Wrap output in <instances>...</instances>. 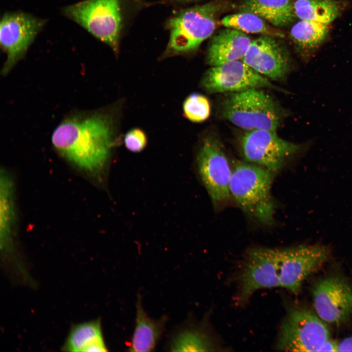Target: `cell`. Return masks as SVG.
Instances as JSON below:
<instances>
[{
	"label": "cell",
	"instance_id": "5b68a950",
	"mask_svg": "<svg viewBox=\"0 0 352 352\" xmlns=\"http://www.w3.org/2000/svg\"><path fill=\"white\" fill-rule=\"evenodd\" d=\"M63 13L118 52L121 24L119 0H85L67 6Z\"/></svg>",
	"mask_w": 352,
	"mask_h": 352
},
{
	"label": "cell",
	"instance_id": "3957f363",
	"mask_svg": "<svg viewBox=\"0 0 352 352\" xmlns=\"http://www.w3.org/2000/svg\"><path fill=\"white\" fill-rule=\"evenodd\" d=\"M231 5L227 1L214 0L188 8L172 18L168 23L170 35L165 56L196 50L213 34L219 16Z\"/></svg>",
	"mask_w": 352,
	"mask_h": 352
},
{
	"label": "cell",
	"instance_id": "7c38bea8",
	"mask_svg": "<svg viewBox=\"0 0 352 352\" xmlns=\"http://www.w3.org/2000/svg\"><path fill=\"white\" fill-rule=\"evenodd\" d=\"M201 86L210 93L234 92L250 88H270L286 92L242 60L212 66L204 74Z\"/></svg>",
	"mask_w": 352,
	"mask_h": 352
},
{
	"label": "cell",
	"instance_id": "2e32d148",
	"mask_svg": "<svg viewBox=\"0 0 352 352\" xmlns=\"http://www.w3.org/2000/svg\"><path fill=\"white\" fill-rule=\"evenodd\" d=\"M250 37L241 31L228 28L214 35L210 43L206 60L211 66L242 60L251 43Z\"/></svg>",
	"mask_w": 352,
	"mask_h": 352
},
{
	"label": "cell",
	"instance_id": "30bf717a",
	"mask_svg": "<svg viewBox=\"0 0 352 352\" xmlns=\"http://www.w3.org/2000/svg\"><path fill=\"white\" fill-rule=\"evenodd\" d=\"M329 255V249L320 245L277 249L280 287L297 293L304 280L324 264Z\"/></svg>",
	"mask_w": 352,
	"mask_h": 352
},
{
	"label": "cell",
	"instance_id": "d6986e66",
	"mask_svg": "<svg viewBox=\"0 0 352 352\" xmlns=\"http://www.w3.org/2000/svg\"><path fill=\"white\" fill-rule=\"evenodd\" d=\"M293 3V0H243L239 11L256 14L279 28L288 25L296 18Z\"/></svg>",
	"mask_w": 352,
	"mask_h": 352
},
{
	"label": "cell",
	"instance_id": "277c9868",
	"mask_svg": "<svg viewBox=\"0 0 352 352\" xmlns=\"http://www.w3.org/2000/svg\"><path fill=\"white\" fill-rule=\"evenodd\" d=\"M221 114L242 129L276 131L288 113L262 88H250L228 94L223 101Z\"/></svg>",
	"mask_w": 352,
	"mask_h": 352
},
{
	"label": "cell",
	"instance_id": "603a6c76",
	"mask_svg": "<svg viewBox=\"0 0 352 352\" xmlns=\"http://www.w3.org/2000/svg\"><path fill=\"white\" fill-rule=\"evenodd\" d=\"M169 348L173 352H207L215 346L203 331L198 329H183L172 338Z\"/></svg>",
	"mask_w": 352,
	"mask_h": 352
},
{
	"label": "cell",
	"instance_id": "ffe728a7",
	"mask_svg": "<svg viewBox=\"0 0 352 352\" xmlns=\"http://www.w3.org/2000/svg\"><path fill=\"white\" fill-rule=\"evenodd\" d=\"M329 24L300 20L292 26L290 38L304 61H309L315 51L324 42L329 32Z\"/></svg>",
	"mask_w": 352,
	"mask_h": 352
},
{
	"label": "cell",
	"instance_id": "6da1fadb",
	"mask_svg": "<svg viewBox=\"0 0 352 352\" xmlns=\"http://www.w3.org/2000/svg\"><path fill=\"white\" fill-rule=\"evenodd\" d=\"M117 104L69 114L55 128L51 141L67 161L94 176L105 169L118 144Z\"/></svg>",
	"mask_w": 352,
	"mask_h": 352
},
{
	"label": "cell",
	"instance_id": "9c48e42d",
	"mask_svg": "<svg viewBox=\"0 0 352 352\" xmlns=\"http://www.w3.org/2000/svg\"><path fill=\"white\" fill-rule=\"evenodd\" d=\"M45 20L23 12H7L0 24V45L6 54L1 74L7 75L22 59Z\"/></svg>",
	"mask_w": 352,
	"mask_h": 352
},
{
	"label": "cell",
	"instance_id": "44dd1931",
	"mask_svg": "<svg viewBox=\"0 0 352 352\" xmlns=\"http://www.w3.org/2000/svg\"><path fill=\"white\" fill-rule=\"evenodd\" d=\"M293 7L296 18L330 24L342 13L341 0H295Z\"/></svg>",
	"mask_w": 352,
	"mask_h": 352
},
{
	"label": "cell",
	"instance_id": "4316f807",
	"mask_svg": "<svg viewBox=\"0 0 352 352\" xmlns=\"http://www.w3.org/2000/svg\"><path fill=\"white\" fill-rule=\"evenodd\" d=\"M338 344L330 339L326 341L318 352H337Z\"/></svg>",
	"mask_w": 352,
	"mask_h": 352
},
{
	"label": "cell",
	"instance_id": "ac0fdd59",
	"mask_svg": "<svg viewBox=\"0 0 352 352\" xmlns=\"http://www.w3.org/2000/svg\"><path fill=\"white\" fill-rule=\"evenodd\" d=\"M166 322V317L154 319L147 314L138 297L136 305L135 327L129 346L130 352H150L159 340Z\"/></svg>",
	"mask_w": 352,
	"mask_h": 352
},
{
	"label": "cell",
	"instance_id": "9a60e30c",
	"mask_svg": "<svg viewBox=\"0 0 352 352\" xmlns=\"http://www.w3.org/2000/svg\"><path fill=\"white\" fill-rule=\"evenodd\" d=\"M0 205L1 251L5 259L11 260L12 265L17 267L21 263L15 258L14 254L16 220L14 183L8 172L2 169H1L0 178Z\"/></svg>",
	"mask_w": 352,
	"mask_h": 352
},
{
	"label": "cell",
	"instance_id": "ba28073f",
	"mask_svg": "<svg viewBox=\"0 0 352 352\" xmlns=\"http://www.w3.org/2000/svg\"><path fill=\"white\" fill-rule=\"evenodd\" d=\"M201 181L213 203L219 206L231 198L229 190L233 168L219 141L208 136L202 142L197 155Z\"/></svg>",
	"mask_w": 352,
	"mask_h": 352
},
{
	"label": "cell",
	"instance_id": "d4e9b609",
	"mask_svg": "<svg viewBox=\"0 0 352 352\" xmlns=\"http://www.w3.org/2000/svg\"><path fill=\"white\" fill-rule=\"evenodd\" d=\"M126 148L132 153H140L147 146L148 137L145 132L139 128L129 130L124 137Z\"/></svg>",
	"mask_w": 352,
	"mask_h": 352
},
{
	"label": "cell",
	"instance_id": "cb8c5ba5",
	"mask_svg": "<svg viewBox=\"0 0 352 352\" xmlns=\"http://www.w3.org/2000/svg\"><path fill=\"white\" fill-rule=\"evenodd\" d=\"M184 116L194 123H201L206 121L211 114V104L205 95L199 93L189 95L182 104Z\"/></svg>",
	"mask_w": 352,
	"mask_h": 352
},
{
	"label": "cell",
	"instance_id": "83f0119b",
	"mask_svg": "<svg viewBox=\"0 0 352 352\" xmlns=\"http://www.w3.org/2000/svg\"><path fill=\"white\" fill-rule=\"evenodd\" d=\"M178 0L183 1H190V0Z\"/></svg>",
	"mask_w": 352,
	"mask_h": 352
},
{
	"label": "cell",
	"instance_id": "8992f818",
	"mask_svg": "<svg viewBox=\"0 0 352 352\" xmlns=\"http://www.w3.org/2000/svg\"><path fill=\"white\" fill-rule=\"evenodd\" d=\"M312 142L296 144L280 137L276 131H248L242 137L241 149L245 162L276 173L290 157Z\"/></svg>",
	"mask_w": 352,
	"mask_h": 352
},
{
	"label": "cell",
	"instance_id": "52a82bcc",
	"mask_svg": "<svg viewBox=\"0 0 352 352\" xmlns=\"http://www.w3.org/2000/svg\"><path fill=\"white\" fill-rule=\"evenodd\" d=\"M329 339L323 322L305 309L294 308L282 323L276 347L285 351L318 352Z\"/></svg>",
	"mask_w": 352,
	"mask_h": 352
},
{
	"label": "cell",
	"instance_id": "5bb4252c",
	"mask_svg": "<svg viewBox=\"0 0 352 352\" xmlns=\"http://www.w3.org/2000/svg\"><path fill=\"white\" fill-rule=\"evenodd\" d=\"M315 309L323 321L340 323L352 312V291L348 284L338 277L319 282L313 291Z\"/></svg>",
	"mask_w": 352,
	"mask_h": 352
},
{
	"label": "cell",
	"instance_id": "7a4b0ae2",
	"mask_svg": "<svg viewBox=\"0 0 352 352\" xmlns=\"http://www.w3.org/2000/svg\"><path fill=\"white\" fill-rule=\"evenodd\" d=\"M275 173L247 162L233 167L229 190L231 197L247 215L263 224L274 220L275 204L271 194Z\"/></svg>",
	"mask_w": 352,
	"mask_h": 352
},
{
	"label": "cell",
	"instance_id": "e0dca14e",
	"mask_svg": "<svg viewBox=\"0 0 352 352\" xmlns=\"http://www.w3.org/2000/svg\"><path fill=\"white\" fill-rule=\"evenodd\" d=\"M61 348L71 352L108 351L101 320L97 319L72 325Z\"/></svg>",
	"mask_w": 352,
	"mask_h": 352
},
{
	"label": "cell",
	"instance_id": "4fadbf2b",
	"mask_svg": "<svg viewBox=\"0 0 352 352\" xmlns=\"http://www.w3.org/2000/svg\"><path fill=\"white\" fill-rule=\"evenodd\" d=\"M280 39L263 35L252 40L242 60L269 79L285 80L293 70V63L288 50Z\"/></svg>",
	"mask_w": 352,
	"mask_h": 352
},
{
	"label": "cell",
	"instance_id": "8fae6325",
	"mask_svg": "<svg viewBox=\"0 0 352 352\" xmlns=\"http://www.w3.org/2000/svg\"><path fill=\"white\" fill-rule=\"evenodd\" d=\"M238 279V301L242 304L259 289L280 286L277 249L256 247L249 250Z\"/></svg>",
	"mask_w": 352,
	"mask_h": 352
},
{
	"label": "cell",
	"instance_id": "7402d4cb",
	"mask_svg": "<svg viewBox=\"0 0 352 352\" xmlns=\"http://www.w3.org/2000/svg\"><path fill=\"white\" fill-rule=\"evenodd\" d=\"M220 23L227 27L235 29L244 33L261 34L279 38L285 34L259 16L248 12H241L227 15L220 21Z\"/></svg>",
	"mask_w": 352,
	"mask_h": 352
},
{
	"label": "cell",
	"instance_id": "484cf974",
	"mask_svg": "<svg viewBox=\"0 0 352 352\" xmlns=\"http://www.w3.org/2000/svg\"><path fill=\"white\" fill-rule=\"evenodd\" d=\"M337 352H352V336L338 344Z\"/></svg>",
	"mask_w": 352,
	"mask_h": 352
}]
</instances>
